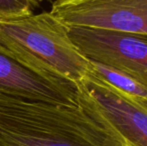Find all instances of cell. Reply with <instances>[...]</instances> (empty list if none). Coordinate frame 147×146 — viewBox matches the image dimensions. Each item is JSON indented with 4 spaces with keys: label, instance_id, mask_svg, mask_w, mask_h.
<instances>
[{
    "label": "cell",
    "instance_id": "obj_9",
    "mask_svg": "<svg viewBox=\"0 0 147 146\" xmlns=\"http://www.w3.org/2000/svg\"><path fill=\"white\" fill-rule=\"evenodd\" d=\"M37 1H39V2H49V3H52V2H54L55 0H37Z\"/></svg>",
    "mask_w": 147,
    "mask_h": 146
},
{
    "label": "cell",
    "instance_id": "obj_10",
    "mask_svg": "<svg viewBox=\"0 0 147 146\" xmlns=\"http://www.w3.org/2000/svg\"><path fill=\"white\" fill-rule=\"evenodd\" d=\"M137 102H139V103L141 104V105L143 106V107L145 108V109H147V103H144V102H140V101H137Z\"/></svg>",
    "mask_w": 147,
    "mask_h": 146
},
{
    "label": "cell",
    "instance_id": "obj_7",
    "mask_svg": "<svg viewBox=\"0 0 147 146\" xmlns=\"http://www.w3.org/2000/svg\"><path fill=\"white\" fill-rule=\"evenodd\" d=\"M91 63L97 75L100 76L107 83L111 84L136 101L147 103V86L140 83L131 76L121 71H118L116 69H113L100 63L92 62V61Z\"/></svg>",
    "mask_w": 147,
    "mask_h": 146
},
{
    "label": "cell",
    "instance_id": "obj_1",
    "mask_svg": "<svg viewBox=\"0 0 147 146\" xmlns=\"http://www.w3.org/2000/svg\"><path fill=\"white\" fill-rule=\"evenodd\" d=\"M79 89L71 103L0 93V146H124L81 83Z\"/></svg>",
    "mask_w": 147,
    "mask_h": 146
},
{
    "label": "cell",
    "instance_id": "obj_8",
    "mask_svg": "<svg viewBox=\"0 0 147 146\" xmlns=\"http://www.w3.org/2000/svg\"><path fill=\"white\" fill-rule=\"evenodd\" d=\"M36 0H0V20L31 15Z\"/></svg>",
    "mask_w": 147,
    "mask_h": 146
},
{
    "label": "cell",
    "instance_id": "obj_6",
    "mask_svg": "<svg viewBox=\"0 0 147 146\" xmlns=\"http://www.w3.org/2000/svg\"><path fill=\"white\" fill-rule=\"evenodd\" d=\"M0 93L27 100L71 103L79 97V84L51 81L28 69L0 45Z\"/></svg>",
    "mask_w": 147,
    "mask_h": 146
},
{
    "label": "cell",
    "instance_id": "obj_3",
    "mask_svg": "<svg viewBox=\"0 0 147 146\" xmlns=\"http://www.w3.org/2000/svg\"><path fill=\"white\" fill-rule=\"evenodd\" d=\"M49 12L65 26L147 37V0H55Z\"/></svg>",
    "mask_w": 147,
    "mask_h": 146
},
{
    "label": "cell",
    "instance_id": "obj_2",
    "mask_svg": "<svg viewBox=\"0 0 147 146\" xmlns=\"http://www.w3.org/2000/svg\"><path fill=\"white\" fill-rule=\"evenodd\" d=\"M0 45L25 67L51 81L79 84L93 70L65 25L49 11L0 20Z\"/></svg>",
    "mask_w": 147,
    "mask_h": 146
},
{
    "label": "cell",
    "instance_id": "obj_5",
    "mask_svg": "<svg viewBox=\"0 0 147 146\" xmlns=\"http://www.w3.org/2000/svg\"><path fill=\"white\" fill-rule=\"evenodd\" d=\"M80 83L94 98L122 144L147 146V109L107 83L94 69Z\"/></svg>",
    "mask_w": 147,
    "mask_h": 146
},
{
    "label": "cell",
    "instance_id": "obj_4",
    "mask_svg": "<svg viewBox=\"0 0 147 146\" xmlns=\"http://www.w3.org/2000/svg\"><path fill=\"white\" fill-rule=\"evenodd\" d=\"M77 49L92 62L127 74L147 86V37L65 26Z\"/></svg>",
    "mask_w": 147,
    "mask_h": 146
}]
</instances>
